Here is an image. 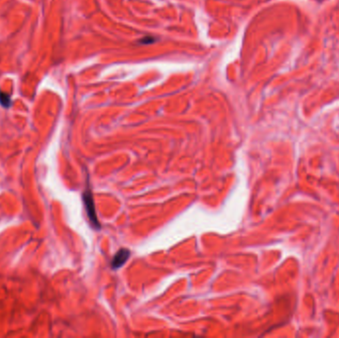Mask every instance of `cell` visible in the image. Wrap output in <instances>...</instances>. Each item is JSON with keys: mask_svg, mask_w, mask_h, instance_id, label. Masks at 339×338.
Returning <instances> with one entry per match:
<instances>
[{"mask_svg": "<svg viewBox=\"0 0 339 338\" xmlns=\"http://www.w3.org/2000/svg\"><path fill=\"white\" fill-rule=\"evenodd\" d=\"M83 197H84V201H85V205H86V209H87L89 218H90L93 226L96 227V228H99L100 224H99L98 219H97L93 194H92V193L90 191H87V192H85V193H84Z\"/></svg>", "mask_w": 339, "mask_h": 338, "instance_id": "1", "label": "cell"}, {"mask_svg": "<svg viewBox=\"0 0 339 338\" xmlns=\"http://www.w3.org/2000/svg\"><path fill=\"white\" fill-rule=\"evenodd\" d=\"M130 256V252L127 249H121L119 250V252L114 256L113 261H112V268L113 269H118L121 266H123L125 264V262L128 260Z\"/></svg>", "mask_w": 339, "mask_h": 338, "instance_id": "2", "label": "cell"}, {"mask_svg": "<svg viewBox=\"0 0 339 338\" xmlns=\"http://www.w3.org/2000/svg\"><path fill=\"white\" fill-rule=\"evenodd\" d=\"M11 97L9 95L3 93V92H0V104L1 106L5 107V108H8L11 106Z\"/></svg>", "mask_w": 339, "mask_h": 338, "instance_id": "3", "label": "cell"}]
</instances>
